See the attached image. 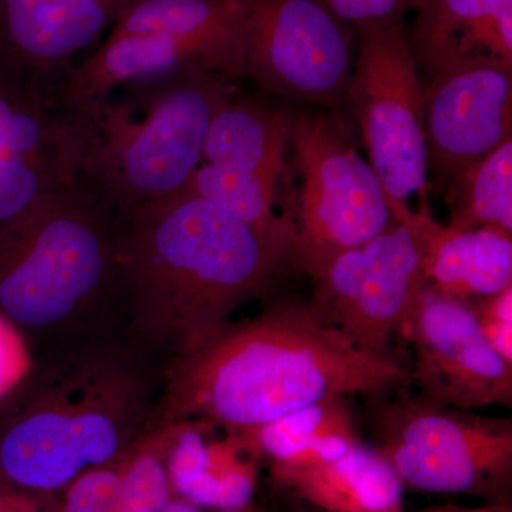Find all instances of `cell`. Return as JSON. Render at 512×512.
Returning a JSON list of instances; mask_svg holds the SVG:
<instances>
[{"label": "cell", "mask_w": 512, "mask_h": 512, "mask_svg": "<svg viewBox=\"0 0 512 512\" xmlns=\"http://www.w3.org/2000/svg\"><path fill=\"white\" fill-rule=\"evenodd\" d=\"M32 369V356L23 333L0 313V400L18 390Z\"/></svg>", "instance_id": "obj_26"}, {"label": "cell", "mask_w": 512, "mask_h": 512, "mask_svg": "<svg viewBox=\"0 0 512 512\" xmlns=\"http://www.w3.org/2000/svg\"><path fill=\"white\" fill-rule=\"evenodd\" d=\"M289 143L302 187L292 210L282 215L291 228L292 265L313 279L396 220L379 177L336 113L292 111Z\"/></svg>", "instance_id": "obj_7"}, {"label": "cell", "mask_w": 512, "mask_h": 512, "mask_svg": "<svg viewBox=\"0 0 512 512\" xmlns=\"http://www.w3.org/2000/svg\"><path fill=\"white\" fill-rule=\"evenodd\" d=\"M357 57L348 90L369 164L379 177L394 220L409 200L427 201L429 157L423 86L404 20L356 26Z\"/></svg>", "instance_id": "obj_9"}, {"label": "cell", "mask_w": 512, "mask_h": 512, "mask_svg": "<svg viewBox=\"0 0 512 512\" xmlns=\"http://www.w3.org/2000/svg\"><path fill=\"white\" fill-rule=\"evenodd\" d=\"M323 3L340 22L355 29L366 23L404 20L407 13L419 10L424 0H323Z\"/></svg>", "instance_id": "obj_27"}, {"label": "cell", "mask_w": 512, "mask_h": 512, "mask_svg": "<svg viewBox=\"0 0 512 512\" xmlns=\"http://www.w3.org/2000/svg\"><path fill=\"white\" fill-rule=\"evenodd\" d=\"M470 306L484 338L498 355L512 363V285Z\"/></svg>", "instance_id": "obj_25"}, {"label": "cell", "mask_w": 512, "mask_h": 512, "mask_svg": "<svg viewBox=\"0 0 512 512\" xmlns=\"http://www.w3.org/2000/svg\"><path fill=\"white\" fill-rule=\"evenodd\" d=\"M404 512H512L510 503H485L477 507H466V505L443 504L433 507L420 508V510Z\"/></svg>", "instance_id": "obj_29"}, {"label": "cell", "mask_w": 512, "mask_h": 512, "mask_svg": "<svg viewBox=\"0 0 512 512\" xmlns=\"http://www.w3.org/2000/svg\"><path fill=\"white\" fill-rule=\"evenodd\" d=\"M289 265L291 239L175 192L124 212L121 313L137 342L175 357L225 328Z\"/></svg>", "instance_id": "obj_2"}, {"label": "cell", "mask_w": 512, "mask_h": 512, "mask_svg": "<svg viewBox=\"0 0 512 512\" xmlns=\"http://www.w3.org/2000/svg\"><path fill=\"white\" fill-rule=\"evenodd\" d=\"M409 384L410 370L396 360L366 355L309 305L281 302L173 357L154 421L252 429L320 400Z\"/></svg>", "instance_id": "obj_1"}, {"label": "cell", "mask_w": 512, "mask_h": 512, "mask_svg": "<svg viewBox=\"0 0 512 512\" xmlns=\"http://www.w3.org/2000/svg\"><path fill=\"white\" fill-rule=\"evenodd\" d=\"M292 110L259 100L231 99L211 121L202 160L251 174H282Z\"/></svg>", "instance_id": "obj_20"}, {"label": "cell", "mask_w": 512, "mask_h": 512, "mask_svg": "<svg viewBox=\"0 0 512 512\" xmlns=\"http://www.w3.org/2000/svg\"><path fill=\"white\" fill-rule=\"evenodd\" d=\"M348 397H332L241 430L259 458L284 466L326 463L359 443Z\"/></svg>", "instance_id": "obj_21"}, {"label": "cell", "mask_w": 512, "mask_h": 512, "mask_svg": "<svg viewBox=\"0 0 512 512\" xmlns=\"http://www.w3.org/2000/svg\"><path fill=\"white\" fill-rule=\"evenodd\" d=\"M313 512H323V511L315 510V511H313Z\"/></svg>", "instance_id": "obj_30"}, {"label": "cell", "mask_w": 512, "mask_h": 512, "mask_svg": "<svg viewBox=\"0 0 512 512\" xmlns=\"http://www.w3.org/2000/svg\"><path fill=\"white\" fill-rule=\"evenodd\" d=\"M229 82L187 72L128 84L76 109L77 177L121 212L173 195L201 165Z\"/></svg>", "instance_id": "obj_5"}, {"label": "cell", "mask_w": 512, "mask_h": 512, "mask_svg": "<svg viewBox=\"0 0 512 512\" xmlns=\"http://www.w3.org/2000/svg\"><path fill=\"white\" fill-rule=\"evenodd\" d=\"M313 315L366 355L390 357L424 281L412 227L396 221L366 244L343 252L313 278Z\"/></svg>", "instance_id": "obj_11"}, {"label": "cell", "mask_w": 512, "mask_h": 512, "mask_svg": "<svg viewBox=\"0 0 512 512\" xmlns=\"http://www.w3.org/2000/svg\"><path fill=\"white\" fill-rule=\"evenodd\" d=\"M121 474L93 470L74 483L64 512H114L119 498Z\"/></svg>", "instance_id": "obj_28"}, {"label": "cell", "mask_w": 512, "mask_h": 512, "mask_svg": "<svg viewBox=\"0 0 512 512\" xmlns=\"http://www.w3.org/2000/svg\"><path fill=\"white\" fill-rule=\"evenodd\" d=\"M397 221L412 227L424 281L441 295L471 305L512 285L510 232L447 227L434 220L427 201Z\"/></svg>", "instance_id": "obj_17"}, {"label": "cell", "mask_w": 512, "mask_h": 512, "mask_svg": "<svg viewBox=\"0 0 512 512\" xmlns=\"http://www.w3.org/2000/svg\"><path fill=\"white\" fill-rule=\"evenodd\" d=\"M109 36L49 87L64 110L128 84L198 72L244 79L245 25L239 0H133Z\"/></svg>", "instance_id": "obj_6"}, {"label": "cell", "mask_w": 512, "mask_h": 512, "mask_svg": "<svg viewBox=\"0 0 512 512\" xmlns=\"http://www.w3.org/2000/svg\"><path fill=\"white\" fill-rule=\"evenodd\" d=\"M275 480L323 512H404V484L376 447L308 466H272Z\"/></svg>", "instance_id": "obj_19"}, {"label": "cell", "mask_w": 512, "mask_h": 512, "mask_svg": "<svg viewBox=\"0 0 512 512\" xmlns=\"http://www.w3.org/2000/svg\"><path fill=\"white\" fill-rule=\"evenodd\" d=\"M397 387L373 407L377 450L404 487L508 503L512 420L441 406Z\"/></svg>", "instance_id": "obj_8"}, {"label": "cell", "mask_w": 512, "mask_h": 512, "mask_svg": "<svg viewBox=\"0 0 512 512\" xmlns=\"http://www.w3.org/2000/svg\"><path fill=\"white\" fill-rule=\"evenodd\" d=\"M168 424V476L185 501L224 512L247 510L255 494L259 457L245 434L208 420Z\"/></svg>", "instance_id": "obj_16"}, {"label": "cell", "mask_w": 512, "mask_h": 512, "mask_svg": "<svg viewBox=\"0 0 512 512\" xmlns=\"http://www.w3.org/2000/svg\"><path fill=\"white\" fill-rule=\"evenodd\" d=\"M170 440V424L157 421L138 437L136 456L121 474L114 512H161L170 504V476L163 461Z\"/></svg>", "instance_id": "obj_24"}, {"label": "cell", "mask_w": 512, "mask_h": 512, "mask_svg": "<svg viewBox=\"0 0 512 512\" xmlns=\"http://www.w3.org/2000/svg\"><path fill=\"white\" fill-rule=\"evenodd\" d=\"M133 0H0V70L49 89Z\"/></svg>", "instance_id": "obj_15"}, {"label": "cell", "mask_w": 512, "mask_h": 512, "mask_svg": "<svg viewBox=\"0 0 512 512\" xmlns=\"http://www.w3.org/2000/svg\"><path fill=\"white\" fill-rule=\"evenodd\" d=\"M429 170L447 185L511 138L512 64L463 60L421 79Z\"/></svg>", "instance_id": "obj_13"}, {"label": "cell", "mask_w": 512, "mask_h": 512, "mask_svg": "<svg viewBox=\"0 0 512 512\" xmlns=\"http://www.w3.org/2000/svg\"><path fill=\"white\" fill-rule=\"evenodd\" d=\"M443 192L450 210L447 227L512 234V137L458 174Z\"/></svg>", "instance_id": "obj_22"}, {"label": "cell", "mask_w": 512, "mask_h": 512, "mask_svg": "<svg viewBox=\"0 0 512 512\" xmlns=\"http://www.w3.org/2000/svg\"><path fill=\"white\" fill-rule=\"evenodd\" d=\"M76 178L72 116L49 89L0 70V231Z\"/></svg>", "instance_id": "obj_14"}, {"label": "cell", "mask_w": 512, "mask_h": 512, "mask_svg": "<svg viewBox=\"0 0 512 512\" xmlns=\"http://www.w3.org/2000/svg\"><path fill=\"white\" fill-rule=\"evenodd\" d=\"M244 79L266 93L332 113L348 109L353 33L323 0H239Z\"/></svg>", "instance_id": "obj_10"}, {"label": "cell", "mask_w": 512, "mask_h": 512, "mask_svg": "<svg viewBox=\"0 0 512 512\" xmlns=\"http://www.w3.org/2000/svg\"><path fill=\"white\" fill-rule=\"evenodd\" d=\"M124 212L79 177L43 195L0 231V313L57 336L121 312Z\"/></svg>", "instance_id": "obj_4"}, {"label": "cell", "mask_w": 512, "mask_h": 512, "mask_svg": "<svg viewBox=\"0 0 512 512\" xmlns=\"http://www.w3.org/2000/svg\"><path fill=\"white\" fill-rule=\"evenodd\" d=\"M144 353L140 342L94 336L47 356L3 430V471L25 487L56 490L133 444L153 424L163 387Z\"/></svg>", "instance_id": "obj_3"}, {"label": "cell", "mask_w": 512, "mask_h": 512, "mask_svg": "<svg viewBox=\"0 0 512 512\" xmlns=\"http://www.w3.org/2000/svg\"><path fill=\"white\" fill-rule=\"evenodd\" d=\"M407 37L423 77L480 57L512 64V0H424Z\"/></svg>", "instance_id": "obj_18"}, {"label": "cell", "mask_w": 512, "mask_h": 512, "mask_svg": "<svg viewBox=\"0 0 512 512\" xmlns=\"http://www.w3.org/2000/svg\"><path fill=\"white\" fill-rule=\"evenodd\" d=\"M281 174H251L201 164L178 192L210 201L266 234L291 239L284 215L276 214V184Z\"/></svg>", "instance_id": "obj_23"}, {"label": "cell", "mask_w": 512, "mask_h": 512, "mask_svg": "<svg viewBox=\"0 0 512 512\" xmlns=\"http://www.w3.org/2000/svg\"><path fill=\"white\" fill-rule=\"evenodd\" d=\"M403 333L413 346L410 376L421 397L474 412L512 406V363L484 338L468 303L426 284Z\"/></svg>", "instance_id": "obj_12"}]
</instances>
